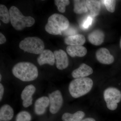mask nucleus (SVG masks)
<instances>
[{
  "mask_svg": "<svg viewBox=\"0 0 121 121\" xmlns=\"http://www.w3.org/2000/svg\"><path fill=\"white\" fill-rule=\"evenodd\" d=\"M31 119L30 114L27 111H23L17 114L16 121H30Z\"/></svg>",
  "mask_w": 121,
  "mask_h": 121,
  "instance_id": "5701e85b",
  "label": "nucleus"
},
{
  "mask_svg": "<svg viewBox=\"0 0 121 121\" xmlns=\"http://www.w3.org/2000/svg\"><path fill=\"white\" fill-rule=\"evenodd\" d=\"M81 121H95V119L91 118H88Z\"/></svg>",
  "mask_w": 121,
  "mask_h": 121,
  "instance_id": "cd10ccee",
  "label": "nucleus"
},
{
  "mask_svg": "<svg viewBox=\"0 0 121 121\" xmlns=\"http://www.w3.org/2000/svg\"><path fill=\"white\" fill-rule=\"evenodd\" d=\"M95 56L98 61L102 64L109 65L114 61V57L106 48H101L98 50L96 52Z\"/></svg>",
  "mask_w": 121,
  "mask_h": 121,
  "instance_id": "1a4fd4ad",
  "label": "nucleus"
},
{
  "mask_svg": "<svg viewBox=\"0 0 121 121\" xmlns=\"http://www.w3.org/2000/svg\"><path fill=\"white\" fill-rule=\"evenodd\" d=\"M69 26V21L66 17L61 14L55 13L50 16L48 19L45 29L51 35H61Z\"/></svg>",
  "mask_w": 121,
  "mask_h": 121,
  "instance_id": "f03ea898",
  "label": "nucleus"
},
{
  "mask_svg": "<svg viewBox=\"0 0 121 121\" xmlns=\"http://www.w3.org/2000/svg\"><path fill=\"white\" fill-rule=\"evenodd\" d=\"M93 80L88 78H76L69 84V93L73 97L77 98L89 93L92 89Z\"/></svg>",
  "mask_w": 121,
  "mask_h": 121,
  "instance_id": "7ed1b4c3",
  "label": "nucleus"
},
{
  "mask_svg": "<svg viewBox=\"0 0 121 121\" xmlns=\"http://www.w3.org/2000/svg\"><path fill=\"white\" fill-rule=\"evenodd\" d=\"M120 47H121V40H120Z\"/></svg>",
  "mask_w": 121,
  "mask_h": 121,
  "instance_id": "c85d7f7f",
  "label": "nucleus"
},
{
  "mask_svg": "<svg viewBox=\"0 0 121 121\" xmlns=\"http://www.w3.org/2000/svg\"><path fill=\"white\" fill-rule=\"evenodd\" d=\"M6 41V38L1 33H0V44H3L5 43Z\"/></svg>",
  "mask_w": 121,
  "mask_h": 121,
  "instance_id": "a878e982",
  "label": "nucleus"
},
{
  "mask_svg": "<svg viewBox=\"0 0 121 121\" xmlns=\"http://www.w3.org/2000/svg\"><path fill=\"white\" fill-rule=\"evenodd\" d=\"M0 81H1V77H2V76H1V74H0Z\"/></svg>",
  "mask_w": 121,
  "mask_h": 121,
  "instance_id": "c756f323",
  "label": "nucleus"
},
{
  "mask_svg": "<svg viewBox=\"0 0 121 121\" xmlns=\"http://www.w3.org/2000/svg\"><path fill=\"white\" fill-rule=\"evenodd\" d=\"M50 104L49 98L43 97L38 99L35 104V111L36 113L39 115L43 114L46 109Z\"/></svg>",
  "mask_w": 121,
  "mask_h": 121,
  "instance_id": "4468645a",
  "label": "nucleus"
},
{
  "mask_svg": "<svg viewBox=\"0 0 121 121\" xmlns=\"http://www.w3.org/2000/svg\"><path fill=\"white\" fill-rule=\"evenodd\" d=\"M93 69L90 66L84 63L80 65L79 67L74 70L72 73V77L74 78H86L93 73Z\"/></svg>",
  "mask_w": 121,
  "mask_h": 121,
  "instance_id": "f8f14e48",
  "label": "nucleus"
},
{
  "mask_svg": "<svg viewBox=\"0 0 121 121\" xmlns=\"http://www.w3.org/2000/svg\"><path fill=\"white\" fill-rule=\"evenodd\" d=\"M19 48L29 53L40 54L44 50V44L41 39L36 37H29L21 41Z\"/></svg>",
  "mask_w": 121,
  "mask_h": 121,
  "instance_id": "39448f33",
  "label": "nucleus"
},
{
  "mask_svg": "<svg viewBox=\"0 0 121 121\" xmlns=\"http://www.w3.org/2000/svg\"><path fill=\"white\" fill-rule=\"evenodd\" d=\"M104 100L107 107L111 110H114L117 107L118 103L121 100V92L114 87H109L104 93Z\"/></svg>",
  "mask_w": 121,
  "mask_h": 121,
  "instance_id": "423d86ee",
  "label": "nucleus"
},
{
  "mask_svg": "<svg viewBox=\"0 0 121 121\" xmlns=\"http://www.w3.org/2000/svg\"><path fill=\"white\" fill-rule=\"evenodd\" d=\"M56 64L58 69L63 70L66 68L69 65V59L66 53L62 50H56L54 52Z\"/></svg>",
  "mask_w": 121,
  "mask_h": 121,
  "instance_id": "6e6552de",
  "label": "nucleus"
},
{
  "mask_svg": "<svg viewBox=\"0 0 121 121\" xmlns=\"http://www.w3.org/2000/svg\"><path fill=\"white\" fill-rule=\"evenodd\" d=\"M105 38L104 33L99 29H96L91 32L88 35L89 42L93 45H99L104 42Z\"/></svg>",
  "mask_w": 121,
  "mask_h": 121,
  "instance_id": "ddd939ff",
  "label": "nucleus"
},
{
  "mask_svg": "<svg viewBox=\"0 0 121 121\" xmlns=\"http://www.w3.org/2000/svg\"><path fill=\"white\" fill-rule=\"evenodd\" d=\"M4 91V86L1 83H0V101H1L3 97Z\"/></svg>",
  "mask_w": 121,
  "mask_h": 121,
  "instance_id": "bb28decb",
  "label": "nucleus"
},
{
  "mask_svg": "<svg viewBox=\"0 0 121 121\" xmlns=\"http://www.w3.org/2000/svg\"><path fill=\"white\" fill-rule=\"evenodd\" d=\"M13 75L23 82L35 80L39 75L38 69L35 65L29 62H21L17 64L12 69Z\"/></svg>",
  "mask_w": 121,
  "mask_h": 121,
  "instance_id": "f257e3e1",
  "label": "nucleus"
},
{
  "mask_svg": "<svg viewBox=\"0 0 121 121\" xmlns=\"http://www.w3.org/2000/svg\"><path fill=\"white\" fill-rule=\"evenodd\" d=\"M85 114L82 111H78L74 114L66 113L63 115V121H80L84 117Z\"/></svg>",
  "mask_w": 121,
  "mask_h": 121,
  "instance_id": "6ab92c4d",
  "label": "nucleus"
},
{
  "mask_svg": "<svg viewBox=\"0 0 121 121\" xmlns=\"http://www.w3.org/2000/svg\"><path fill=\"white\" fill-rule=\"evenodd\" d=\"M13 108L8 105H5L2 106L0 110V121H10L13 117Z\"/></svg>",
  "mask_w": 121,
  "mask_h": 121,
  "instance_id": "a211bd4d",
  "label": "nucleus"
},
{
  "mask_svg": "<svg viewBox=\"0 0 121 121\" xmlns=\"http://www.w3.org/2000/svg\"><path fill=\"white\" fill-rule=\"evenodd\" d=\"M0 19L3 23H8L10 21L9 11L5 5H0Z\"/></svg>",
  "mask_w": 121,
  "mask_h": 121,
  "instance_id": "412c9836",
  "label": "nucleus"
},
{
  "mask_svg": "<svg viewBox=\"0 0 121 121\" xmlns=\"http://www.w3.org/2000/svg\"><path fill=\"white\" fill-rule=\"evenodd\" d=\"M87 9L93 17H95L99 15L101 11V5L100 1L98 0H86Z\"/></svg>",
  "mask_w": 121,
  "mask_h": 121,
  "instance_id": "f3484780",
  "label": "nucleus"
},
{
  "mask_svg": "<svg viewBox=\"0 0 121 121\" xmlns=\"http://www.w3.org/2000/svg\"><path fill=\"white\" fill-rule=\"evenodd\" d=\"M37 61L40 66L45 64L54 65L55 62L54 52L50 50H44L37 58Z\"/></svg>",
  "mask_w": 121,
  "mask_h": 121,
  "instance_id": "9b49d317",
  "label": "nucleus"
},
{
  "mask_svg": "<svg viewBox=\"0 0 121 121\" xmlns=\"http://www.w3.org/2000/svg\"><path fill=\"white\" fill-rule=\"evenodd\" d=\"M49 99L50 112L53 114L56 113L62 105L63 98L61 93L59 90L55 91L49 95Z\"/></svg>",
  "mask_w": 121,
  "mask_h": 121,
  "instance_id": "0eeeda50",
  "label": "nucleus"
},
{
  "mask_svg": "<svg viewBox=\"0 0 121 121\" xmlns=\"http://www.w3.org/2000/svg\"><path fill=\"white\" fill-rule=\"evenodd\" d=\"M9 12L11 24L17 30H22L26 27H31L35 24L34 18L31 16H25L15 6L11 7Z\"/></svg>",
  "mask_w": 121,
  "mask_h": 121,
  "instance_id": "20e7f679",
  "label": "nucleus"
},
{
  "mask_svg": "<svg viewBox=\"0 0 121 121\" xmlns=\"http://www.w3.org/2000/svg\"><path fill=\"white\" fill-rule=\"evenodd\" d=\"M68 54L72 57L76 56L83 57L86 55L87 50L82 46H71L69 45L66 48Z\"/></svg>",
  "mask_w": 121,
  "mask_h": 121,
  "instance_id": "dca6fc26",
  "label": "nucleus"
},
{
  "mask_svg": "<svg viewBox=\"0 0 121 121\" xmlns=\"http://www.w3.org/2000/svg\"><path fill=\"white\" fill-rule=\"evenodd\" d=\"M88 9L87 7L86 0H76L74 1V11L78 14L87 12Z\"/></svg>",
  "mask_w": 121,
  "mask_h": 121,
  "instance_id": "aec40b11",
  "label": "nucleus"
},
{
  "mask_svg": "<svg viewBox=\"0 0 121 121\" xmlns=\"http://www.w3.org/2000/svg\"><path fill=\"white\" fill-rule=\"evenodd\" d=\"M54 2L59 12L62 13L65 12L66 6L70 4V1L68 0H56Z\"/></svg>",
  "mask_w": 121,
  "mask_h": 121,
  "instance_id": "4be33fe9",
  "label": "nucleus"
},
{
  "mask_svg": "<svg viewBox=\"0 0 121 121\" xmlns=\"http://www.w3.org/2000/svg\"><path fill=\"white\" fill-rule=\"evenodd\" d=\"M93 22V17L91 16L88 17L84 21L82 24V26L83 29H87L92 24Z\"/></svg>",
  "mask_w": 121,
  "mask_h": 121,
  "instance_id": "393cba45",
  "label": "nucleus"
},
{
  "mask_svg": "<svg viewBox=\"0 0 121 121\" xmlns=\"http://www.w3.org/2000/svg\"><path fill=\"white\" fill-rule=\"evenodd\" d=\"M65 44L71 46H82L86 42L84 36L82 35H76L67 36L64 39Z\"/></svg>",
  "mask_w": 121,
  "mask_h": 121,
  "instance_id": "2eb2a0df",
  "label": "nucleus"
},
{
  "mask_svg": "<svg viewBox=\"0 0 121 121\" xmlns=\"http://www.w3.org/2000/svg\"><path fill=\"white\" fill-rule=\"evenodd\" d=\"M108 11L113 13L115 11L116 1L114 0H104L102 1Z\"/></svg>",
  "mask_w": 121,
  "mask_h": 121,
  "instance_id": "b1692460",
  "label": "nucleus"
},
{
  "mask_svg": "<svg viewBox=\"0 0 121 121\" xmlns=\"http://www.w3.org/2000/svg\"><path fill=\"white\" fill-rule=\"evenodd\" d=\"M36 91L35 87L33 85L27 86L22 91L21 97L23 100V105L24 107H28L32 104V95Z\"/></svg>",
  "mask_w": 121,
  "mask_h": 121,
  "instance_id": "9d476101",
  "label": "nucleus"
}]
</instances>
